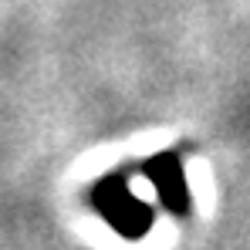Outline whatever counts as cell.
I'll use <instances>...</instances> for the list:
<instances>
[{
	"instance_id": "6da1fadb",
	"label": "cell",
	"mask_w": 250,
	"mask_h": 250,
	"mask_svg": "<svg viewBox=\"0 0 250 250\" xmlns=\"http://www.w3.org/2000/svg\"><path fill=\"white\" fill-rule=\"evenodd\" d=\"M98 203H102V213L122 230V233H142L149 227V209L142 207L122 183H105L98 189Z\"/></svg>"
},
{
	"instance_id": "7a4b0ae2",
	"label": "cell",
	"mask_w": 250,
	"mask_h": 250,
	"mask_svg": "<svg viewBox=\"0 0 250 250\" xmlns=\"http://www.w3.org/2000/svg\"><path fill=\"white\" fill-rule=\"evenodd\" d=\"M152 176H156L159 193H166L169 203H172V207H183V200H179V172H176V166H172V159H156Z\"/></svg>"
}]
</instances>
